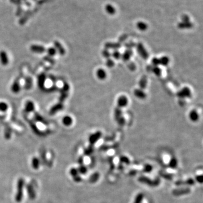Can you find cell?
<instances>
[{
  "instance_id": "cell-40",
  "label": "cell",
  "mask_w": 203,
  "mask_h": 203,
  "mask_svg": "<svg viewBox=\"0 0 203 203\" xmlns=\"http://www.w3.org/2000/svg\"><path fill=\"white\" fill-rule=\"evenodd\" d=\"M102 54L103 56L106 59L110 58V57L111 56V53L110 52L109 50L106 49H105L104 50L102 51Z\"/></svg>"
},
{
  "instance_id": "cell-50",
  "label": "cell",
  "mask_w": 203,
  "mask_h": 203,
  "mask_svg": "<svg viewBox=\"0 0 203 203\" xmlns=\"http://www.w3.org/2000/svg\"><path fill=\"white\" fill-rule=\"evenodd\" d=\"M181 20L182 22H190V17H188L187 15L184 14L183 15H182L181 17Z\"/></svg>"
},
{
  "instance_id": "cell-28",
  "label": "cell",
  "mask_w": 203,
  "mask_h": 203,
  "mask_svg": "<svg viewBox=\"0 0 203 203\" xmlns=\"http://www.w3.org/2000/svg\"><path fill=\"white\" fill-rule=\"evenodd\" d=\"M45 79L46 78L44 75L42 74L39 76L38 79V84L40 88H42V87H44L45 83Z\"/></svg>"
},
{
  "instance_id": "cell-5",
  "label": "cell",
  "mask_w": 203,
  "mask_h": 203,
  "mask_svg": "<svg viewBox=\"0 0 203 203\" xmlns=\"http://www.w3.org/2000/svg\"><path fill=\"white\" fill-rule=\"evenodd\" d=\"M191 192V189L188 187L174 189L172 191V194L175 196H179L182 195H185L190 194Z\"/></svg>"
},
{
  "instance_id": "cell-32",
  "label": "cell",
  "mask_w": 203,
  "mask_h": 203,
  "mask_svg": "<svg viewBox=\"0 0 203 203\" xmlns=\"http://www.w3.org/2000/svg\"><path fill=\"white\" fill-rule=\"evenodd\" d=\"M151 72L157 76H160L161 75V69L158 66H153Z\"/></svg>"
},
{
  "instance_id": "cell-24",
  "label": "cell",
  "mask_w": 203,
  "mask_h": 203,
  "mask_svg": "<svg viewBox=\"0 0 203 203\" xmlns=\"http://www.w3.org/2000/svg\"><path fill=\"white\" fill-rule=\"evenodd\" d=\"M170 62L169 57L167 56H163L159 58V65L163 66H167L168 65Z\"/></svg>"
},
{
  "instance_id": "cell-3",
  "label": "cell",
  "mask_w": 203,
  "mask_h": 203,
  "mask_svg": "<svg viewBox=\"0 0 203 203\" xmlns=\"http://www.w3.org/2000/svg\"><path fill=\"white\" fill-rule=\"evenodd\" d=\"M136 50L138 51L139 55L144 59H148L149 55L145 49L144 45L142 43H138L136 44Z\"/></svg>"
},
{
  "instance_id": "cell-1",
  "label": "cell",
  "mask_w": 203,
  "mask_h": 203,
  "mask_svg": "<svg viewBox=\"0 0 203 203\" xmlns=\"http://www.w3.org/2000/svg\"><path fill=\"white\" fill-rule=\"evenodd\" d=\"M25 187V181L23 178H20L17 180V192L15 197L17 203H20L23 198V191Z\"/></svg>"
},
{
  "instance_id": "cell-21",
  "label": "cell",
  "mask_w": 203,
  "mask_h": 203,
  "mask_svg": "<svg viewBox=\"0 0 203 203\" xmlns=\"http://www.w3.org/2000/svg\"><path fill=\"white\" fill-rule=\"evenodd\" d=\"M54 45L55 46V49L56 50L57 49V50L58 51V52L60 53V55H63L65 54V52H66L65 49L60 42H59L58 41H55Z\"/></svg>"
},
{
  "instance_id": "cell-52",
  "label": "cell",
  "mask_w": 203,
  "mask_h": 203,
  "mask_svg": "<svg viewBox=\"0 0 203 203\" xmlns=\"http://www.w3.org/2000/svg\"><path fill=\"white\" fill-rule=\"evenodd\" d=\"M77 162L80 165H84V158L83 156H80L77 160Z\"/></svg>"
},
{
  "instance_id": "cell-51",
  "label": "cell",
  "mask_w": 203,
  "mask_h": 203,
  "mask_svg": "<svg viewBox=\"0 0 203 203\" xmlns=\"http://www.w3.org/2000/svg\"><path fill=\"white\" fill-rule=\"evenodd\" d=\"M195 179H196V181L198 182H199V183H200V184H202V183H203V175H196V177Z\"/></svg>"
},
{
  "instance_id": "cell-15",
  "label": "cell",
  "mask_w": 203,
  "mask_h": 203,
  "mask_svg": "<svg viewBox=\"0 0 203 203\" xmlns=\"http://www.w3.org/2000/svg\"><path fill=\"white\" fill-rule=\"evenodd\" d=\"M178 28L181 29V30H187V29H191L193 27L194 25L193 24L190 22H179L178 24Z\"/></svg>"
},
{
  "instance_id": "cell-17",
  "label": "cell",
  "mask_w": 203,
  "mask_h": 203,
  "mask_svg": "<svg viewBox=\"0 0 203 203\" xmlns=\"http://www.w3.org/2000/svg\"><path fill=\"white\" fill-rule=\"evenodd\" d=\"M105 10H106V11L107 12V14H108L110 15H115L116 12V9L111 4L106 5V6H105Z\"/></svg>"
},
{
  "instance_id": "cell-43",
  "label": "cell",
  "mask_w": 203,
  "mask_h": 203,
  "mask_svg": "<svg viewBox=\"0 0 203 203\" xmlns=\"http://www.w3.org/2000/svg\"><path fill=\"white\" fill-rule=\"evenodd\" d=\"M153 169V168H152V165H149V164H146L145 167H144V168H143V171L145 172V173H150L151 172V171Z\"/></svg>"
},
{
  "instance_id": "cell-36",
  "label": "cell",
  "mask_w": 203,
  "mask_h": 203,
  "mask_svg": "<svg viewBox=\"0 0 203 203\" xmlns=\"http://www.w3.org/2000/svg\"><path fill=\"white\" fill-rule=\"evenodd\" d=\"M8 109V105L6 102H0V111L5 112Z\"/></svg>"
},
{
  "instance_id": "cell-33",
  "label": "cell",
  "mask_w": 203,
  "mask_h": 203,
  "mask_svg": "<svg viewBox=\"0 0 203 203\" xmlns=\"http://www.w3.org/2000/svg\"><path fill=\"white\" fill-rule=\"evenodd\" d=\"M143 198H144V195H143V194L142 193H139V194H138L136 196L135 199H134V203H142Z\"/></svg>"
},
{
  "instance_id": "cell-27",
  "label": "cell",
  "mask_w": 203,
  "mask_h": 203,
  "mask_svg": "<svg viewBox=\"0 0 203 203\" xmlns=\"http://www.w3.org/2000/svg\"><path fill=\"white\" fill-rule=\"evenodd\" d=\"M40 165V160L38 157H34L32 160V166L34 169H38Z\"/></svg>"
},
{
  "instance_id": "cell-30",
  "label": "cell",
  "mask_w": 203,
  "mask_h": 203,
  "mask_svg": "<svg viewBox=\"0 0 203 203\" xmlns=\"http://www.w3.org/2000/svg\"><path fill=\"white\" fill-rule=\"evenodd\" d=\"M169 167L170 168H172V169H175L177 168V165H178V161H177V160L174 158V157H173L170 162H169Z\"/></svg>"
},
{
  "instance_id": "cell-47",
  "label": "cell",
  "mask_w": 203,
  "mask_h": 203,
  "mask_svg": "<svg viewBox=\"0 0 203 203\" xmlns=\"http://www.w3.org/2000/svg\"><path fill=\"white\" fill-rule=\"evenodd\" d=\"M116 121H117V122L118 123V125H120V126H123V125H124L125 124V122H126L125 119L124 118V117H122V116H121V117H120V118H118V119L116 120Z\"/></svg>"
},
{
  "instance_id": "cell-34",
  "label": "cell",
  "mask_w": 203,
  "mask_h": 203,
  "mask_svg": "<svg viewBox=\"0 0 203 203\" xmlns=\"http://www.w3.org/2000/svg\"><path fill=\"white\" fill-rule=\"evenodd\" d=\"M69 173H70L71 175L72 176V177L73 178H75V177H76L79 175V173L78 170L76 168H72L70 169Z\"/></svg>"
},
{
  "instance_id": "cell-22",
  "label": "cell",
  "mask_w": 203,
  "mask_h": 203,
  "mask_svg": "<svg viewBox=\"0 0 203 203\" xmlns=\"http://www.w3.org/2000/svg\"><path fill=\"white\" fill-rule=\"evenodd\" d=\"M11 89V91L13 93H15V94L18 93L20 90V85L19 84V82L17 80L15 81L13 83V84H12Z\"/></svg>"
},
{
  "instance_id": "cell-4",
  "label": "cell",
  "mask_w": 203,
  "mask_h": 203,
  "mask_svg": "<svg viewBox=\"0 0 203 203\" xmlns=\"http://www.w3.org/2000/svg\"><path fill=\"white\" fill-rule=\"evenodd\" d=\"M177 96L179 99H185V98H190L191 96V92L188 87H185L177 93Z\"/></svg>"
},
{
  "instance_id": "cell-54",
  "label": "cell",
  "mask_w": 203,
  "mask_h": 203,
  "mask_svg": "<svg viewBox=\"0 0 203 203\" xmlns=\"http://www.w3.org/2000/svg\"><path fill=\"white\" fill-rule=\"evenodd\" d=\"M136 170H131L130 172H129V174L131 175H134L136 174Z\"/></svg>"
},
{
  "instance_id": "cell-25",
  "label": "cell",
  "mask_w": 203,
  "mask_h": 203,
  "mask_svg": "<svg viewBox=\"0 0 203 203\" xmlns=\"http://www.w3.org/2000/svg\"><path fill=\"white\" fill-rule=\"evenodd\" d=\"M62 122L64 125L69 126L73 123V119L69 116H65L62 119Z\"/></svg>"
},
{
  "instance_id": "cell-44",
  "label": "cell",
  "mask_w": 203,
  "mask_h": 203,
  "mask_svg": "<svg viewBox=\"0 0 203 203\" xmlns=\"http://www.w3.org/2000/svg\"><path fill=\"white\" fill-rule=\"evenodd\" d=\"M47 51H48V54L50 56H54L56 53V50L55 49V48H52V47H51L50 48H49Z\"/></svg>"
},
{
  "instance_id": "cell-29",
  "label": "cell",
  "mask_w": 203,
  "mask_h": 203,
  "mask_svg": "<svg viewBox=\"0 0 203 203\" xmlns=\"http://www.w3.org/2000/svg\"><path fill=\"white\" fill-rule=\"evenodd\" d=\"M94 152V147L93 145H90L86 149H85L84 151V153L86 156H89L92 154Z\"/></svg>"
},
{
  "instance_id": "cell-45",
  "label": "cell",
  "mask_w": 203,
  "mask_h": 203,
  "mask_svg": "<svg viewBox=\"0 0 203 203\" xmlns=\"http://www.w3.org/2000/svg\"><path fill=\"white\" fill-rule=\"evenodd\" d=\"M120 161L123 163H125V164H130V160L129 159L128 157H126V156H122L120 157Z\"/></svg>"
},
{
  "instance_id": "cell-38",
  "label": "cell",
  "mask_w": 203,
  "mask_h": 203,
  "mask_svg": "<svg viewBox=\"0 0 203 203\" xmlns=\"http://www.w3.org/2000/svg\"><path fill=\"white\" fill-rule=\"evenodd\" d=\"M106 65L107 67H113L115 66V62L113 59H112L111 58L107 59V60L106 62Z\"/></svg>"
},
{
  "instance_id": "cell-6",
  "label": "cell",
  "mask_w": 203,
  "mask_h": 203,
  "mask_svg": "<svg viewBox=\"0 0 203 203\" xmlns=\"http://www.w3.org/2000/svg\"><path fill=\"white\" fill-rule=\"evenodd\" d=\"M102 133L100 131H98L95 133L90 135L89 138V142L91 145H94L98 140L101 138Z\"/></svg>"
},
{
  "instance_id": "cell-8",
  "label": "cell",
  "mask_w": 203,
  "mask_h": 203,
  "mask_svg": "<svg viewBox=\"0 0 203 203\" xmlns=\"http://www.w3.org/2000/svg\"><path fill=\"white\" fill-rule=\"evenodd\" d=\"M128 104V98L125 95L120 96L117 101L118 107L120 108H124L126 107Z\"/></svg>"
},
{
  "instance_id": "cell-12",
  "label": "cell",
  "mask_w": 203,
  "mask_h": 203,
  "mask_svg": "<svg viewBox=\"0 0 203 203\" xmlns=\"http://www.w3.org/2000/svg\"><path fill=\"white\" fill-rule=\"evenodd\" d=\"M30 50L34 53H38V54L43 53L46 50L45 48L43 46L38 45H31L30 47Z\"/></svg>"
},
{
  "instance_id": "cell-18",
  "label": "cell",
  "mask_w": 203,
  "mask_h": 203,
  "mask_svg": "<svg viewBox=\"0 0 203 203\" xmlns=\"http://www.w3.org/2000/svg\"><path fill=\"white\" fill-rule=\"evenodd\" d=\"M189 118L191 121L194 122L197 121L199 118V115L198 114V112L195 110H192L189 114Z\"/></svg>"
},
{
  "instance_id": "cell-41",
  "label": "cell",
  "mask_w": 203,
  "mask_h": 203,
  "mask_svg": "<svg viewBox=\"0 0 203 203\" xmlns=\"http://www.w3.org/2000/svg\"><path fill=\"white\" fill-rule=\"evenodd\" d=\"M136 46V44H135L134 42H132V41H130V42H127L125 44V47L127 49H131L133 48H134Z\"/></svg>"
},
{
  "instance_id": "cell-13",
  "label": "cell",
  "mask_w": 203,
  "mask_h": 203,
  "mask_svg": "<svg viewBox=\"0 0 203 203\" xmlns=\"http://www.w3.org/2000/svg\"><path fill=\"white\" fill-rule=\"evenodd\" d=\"M134 94L135 97L140 99H144L146 98V93L140 89H136L134 90Z\"/></svg>"
},
{
  "instance_id": "cell-19",
  "label": "cell",
  "mask_w": 203,
  "mask_h": 203,
  "mask_svg": "<svg viewBox=\"0 0 203 203\" xmlns=\"http://www.w3.org/2000/svg\"><path fill=\"white\" fill-rule=\"evenodd\" d=\"M34 110V104L32 101H28L27 102L25 105V110L27 112H33Z\"/></svg>"
},
{
  "instance_id": "cell-31",
  "label": "cell",
  "mask_w": 203,
  "mask_h": 203,
  "mask_svg": "<svg viewBox=\"0 0 203 203\" xmlns=\"http://www.w3.org/2000/svg\"><path fill=\"white\" fill-rule=\"evenodd\" d=\"M122 116V110L121 108L117 107L114 111V117L116 120Z\"/></svg>"
},
{
  "instance_id": "cell-20",
  "label": "cell",
  "mask_w": 203,
  "mask_h": 203,
  "mask_svg": "<svg viewBox=\"0 0 203 203\" xmlns=\"http://www.w3.org/2000/svg\"><path fill=\"white\" fill-rule=\"evenodd\" d=\"M139 89L143 90L146 88L147 85V79L146 76H143L139 80Z\"/></svg>"
},
{
  "instance_id": "cell-16",
  "label": "cell",
  "mask_w": 203,
  "mask_h": 203,
  "mask_svg": "<svg viewBox=\"0 0 203 203\" xmlns=\"http://www.w3.org/2000/svg\"><path fill=\"white\" fill-rule=\"evenodd\" d=\"M96 75H97L98 79H99L101 80H105L107 77V73H106V71L103 69H102V68L98 69L97 71Z\"/></svg>"
},
{
  "instance_id": "cell-42",
  "label": "cell",
  "mask_w": 203,
  "mask_h": 203,
  "mask_svg": "<svg viewBox=\"0 0 203 203\" xmlns=\"http://www.w3.org/2000/svg\"><path fill=\"white\" fill-rule=\"evenodd\" d=\"M62 108V106L60 105V104H56V106H54L51 110L50 112L51 113H53V114H55V112H56L58 110H61Z\"/></svg>"
},
{
  "instance_id": "cell-35",
  "label": "cell",
  "mask_w": 203,
  "mask_h": 203,
  "mask_svg": "<svg viewBox=\"0 0 203 203\" xmlns=\"http://www.w3.org/2000/svg\"><path fill=\"white\" fill-rule=\"evenodd\" d=\"M111 56L113 57L114 59L116 60H118L121 58V54L118 50H114L112 53H111Z\"/></svg>"
},
{
  "instance_id": "cell-14",
  "label": "cell",
  "mask_w": 203,
  "mask_h": 203,
  "mask_svg": "<svg viewBox=\"0 0 203 203\" xmlns=\"http://www.w3.org/2000/svg\"><path fill=\"white\" fill-rule=\"evenodd\" d=\"M133 52L131 49H127L121 55L122 59L125 62H128L132 56Z\"/></svg>"
},
{
  "instance_id": "cell-39",
  "label": "cell",
  "mask_w": 203,
  "mask_h": 203,
  "mask_svg": "<svg viewBox=\"0 0 203 203\" xmlns=\"http://www.w3.org/2000/svg\"><path fill=\"white\" fill-rule=\"evenodd\" d=\"M79 173L81 174H85L87 171V167H85L84 165H80V167H79V168L77 169Z\"/></svg>"
},
{
  "instance_id": "cell-46",
  "label": "cell",
  "mask_w": 203,
  "mask_h": 203,
  "mask_svg": "<svg viewBox=\"0 0 203 203\" xmlns=\"http://www.w3.org/2000/svg\"><path fill=\"white\" fill-rule=\"evenodd\" d=\"M152 66H158L159 65V58H153L151 60Z\"/></svg>"
},
{
  "instance_id": "cell-23",
  "label": "cell",
  "mask_w": 203,
  "mask_h": 203,
  "mask_svg": "<svg viewBox=\"0 0 203 203\" xmlns=\"http://www.w3.org/2000/svg\"><path fill=\"white\" fill-rule=\"evenodd\" d=\"M136 27L139 31H145L148 28V25L146 23L140 21L136 23Z\"/></svg>"
},
{
  "instance_id": "cell-11",
  "label": "cell",
  "mask_w": 203,
  "mask_h": 203,
  "mask_svg": "<svg viewBox=\"0 0 203 203\" xmlns=\"http://www.w3.org/2000/svg\"><path fill=\"white\" fill-rule=\"evenodd\" d=\"M0 61L3 66H7L9 63V58L7 54L5 51H0Z\"/></svg>"
},
{
  "instance_id": "cell-7",
  "label": "cell",
  "mask_w": 203,
  "mask_h": 203,
  "mask_svg": "<svg viewBox=\"0 0 203 203\" xmlns=\"http://www.w3.org/2000/svg\"><path fill=\"white\" fill-rule=\"evenodd\" d=\"M195 184V181L192 178H188L186 181L178 180L175 182V185L177 186H193Z\"/></svg>"
},
{
  "instance_id": "cell-10",
  "label": "cell",
  "mask_w": 203,
  "mask_h": 203,
  "mask_svg": "<svg viewBox=\"0 0 203 203\" xmlns=\"http://www.w3.org/2000/svg\"><path fill=\"white\" fill-rule=\"evenodd\" d=\"M121 44L118 42H108L105 44L104 46L105 49L110 50V49H112L114 50H118V49L121 48Z\"/></svg>"
},
{
  "instance_id": "cell-2",
  "label": "cell",
  "mask_w": 203,
  "mask_h": 203,
  "mask_svg": "<svg viewBox=\"0 0 203 203\" xmlns=\"http://www.w3.org/2000/svg\"><path fill=\"white\" fill-rule=\"evenodd\" d=\"M138 180L139 182L147 185V186H150V187H156L159 186V184H160V179L159 177L156 178L155 180L152 181L148 177L142 175L139 177Z\"/></svg>"
},
{
  "instance_id": "cell-49",
  "label": "cell",
  "mask_w": 203,
  "mask_h": 203,
  "mask_svg": "<svg viewBox=\"0 0 203 203\" xmlns=\"http://www.w3.org/2000/svg\"><path fill=\"white\" fill-rule=\"evenodd\" d=\"M128 68L130 70V71H134L136 68V66H135V64L131 62H129L128 64Z\"/></svg>"
},
{
  "instance_id": "cell-26",
  "label": "cell",
  "mask_w": 203,
  "mask_h": 203,
  "mask_svg": "<svg viewBox=\"0 0 203 203\" xmlns=\"http://www.w3.org/2000/svg\"><path fill=\"white\" fill-rule=\"evenodd\" d=\"M99 178V174L98 172H95L91 174L89 177V182L91 184H94L98 181Z\"/></svg>"
},
{
  "instance_id": "cell-37",
  "label": "cell",
  "mask_w": 203,
  "mask_h": 203,
  "mask_svg": "<svg viewBox=\"0 0 203 203\" xmlns=\"http://www.w3.org/2000/svg\"><path fill=\"white\" fill-rule=\"evenodd\" d=\"M160 175L163 177V178H164L165 179H168V180H171L173 179V176L170 174H168V173H164L163 171H160L159 173Z\"/></svg>"
},
{
  "instance_id": "cell-48",
  "label": "cell",
  "mask_w": 203,
  "mask_h": 203,
  "mask_svg": "<svg viewBox=\"0 0 203 203\" xmlns=\"http://www.w3.org/2000/svg\"><path fill=\"white\" fill-rule=\"evenodd\" d=\"M40 156L41 157V160H42V161L44 163V164H46L47 163V160L46 159V153L45 152V151L43 153H40Z\"/></svg>"
},
{
  "instance_id": "cell-9",
  "label": "cell",
  "mask_w": 203,
  "mask_h": 203,
  "mask_svg": "<svg viewBox=\"0 0 203 203\" xmlns=\"http://www.w3.org/2000/svg\"><path fill=\"white\" fill-rule=\"evenodd\" d=\"M26 189L30 199L34 200L36 198V194L33 185L31 184H27L26 185Z\"/></svg>"
},
{
  "instance_id": "cell-53",
  "label": "cell",
  "mask_w": 203,
  "mask_h": 203,
  "mask_svg": "<svg viewBox=\"0 0 203 203\" xmlns=\"http://www.w3.org/2000/svg\"><path fill=\"white\" fill-rule=\"evenodd\" d=\"M186 102L185 101V99H179V103L181 106H184L185 105Z\"/></svg>"
}]
</instances>
